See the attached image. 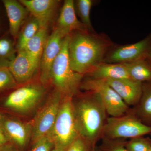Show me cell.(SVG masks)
<instances>
[{
	"instance_id": "obj_1",
	"label": "cell",
	"mask_w": 151,
	"mask_h": 151,
	"mask_svg": "<svg viewBox=\"0 0 151 151\" xmlns=\"http://www.w3.org/2000/svg\"><path fill=\"white\" fill-rule=\"evenodd\" d=\"M89 92L75 103L73 102L79 136L94 146L103 133L107 113L99 95Z\"/></svg>"
},
{
	"instance_id": "obj_2",
	"label": "cell",
	"mask_w": 151,
	"mask_h": 151,
	"mask_svg": "<svg viewBox=\"0 0 151 151\" xmlns=\"http://www.w3.org/2000/svg\"><path fill=\"white\" fill-rule=\"evenodd\" d=\"M105 48L103 42L84 32L70 36L68 53L71 68L82 75L90 72L101 61Z\"/></svg>"
},
{
	"instance_id": "obj_3",
	"label": "cell",
	"mask_w": 151,
	"mask_h": 151,
	"mask_svg": "<svg viewBox=\"0 0 151 151\" xmlns=\"http://www.w3.org/2000/svg\"><path fill=\"white\" fill-rule=\"evenodd\" d=\"M70 39V35L63 41L61 50L52 67L50 80L63 97L72 98L80 86L83 75L75 72L70 66L68 53Z\"/></svg>"
},
{
	"instance_id": "obj_4",
	"label": "cell",
	"mask_w": 151,
	"mask_h": 151,
	"mask_svg": "<svg viewBox=\"0 0 151 151\" xmlns=\"http://www.w3.org/2000/svg\"><path fill=\"white\" fill-rule=\"evenodd\" d=\"M55 145L66 150L79 136L72 98L64 97L55 122L48 135Z\"/></svg>"
},
{
	"instance_id": "obj_5",
	"label": "cell",
	"mask_w": 151,
	"mask_h": 151,
	"mask_svg": "<svg viewBox=\"0 0 151 151\" xmlns=\"http://www.w3.org/2000/svg\"><path fill=\"white\" fill-rule=\"evenodd\" d=\"M45 93L42 86L29 84L16 88L4 98L0 108L14 114H27L33 111L38 105Z\"/></svg>"
},
{
	"instance_id": "obj_6",
	"label": "cell",
	"mask_w": 151,
	"mask_h": 151,
	"mask_svg": "<svg viewBox=\"0 0 151 151\" xmlns=\"http://www.w3.org/2000/svg\"><path fill=\"white\" fill-rule=\"evenodd\" d=\"M151 133V127L147 126L129 115L107 118L102 134L109 140L141 137Z\"/></svg>"
},
{
	"instance_id": "obj_7",
	"label": "cell",
	"mask_w": 151,
	"mask_h": 151,
	"mask_svg": "<svg viewBox=\"0 0 151 151\" xmlns=\"http://www.w3.org/2000/svg\"><path fill=\"white\" fill-rule=\"evenodd\" d=\"M84 90L97 93L104 104L107 114L111 117L125 115L128 105L105 80L92 78L86 79L81 84Z\"/></svg>"
},
{
	"instance_id": "obj_8",
	"label": "cell",
	"mask_w": 151,
	"mask_h": 151,
	"mask_svg": "<svg viewBox=\"0 0 151 151\" xmlns=\"http://www.w3.org/2000/svg\"><path fill=\"white\" fill-rule=\"evenodd\" d=\"M63 97L56 90L38 112L31 125L34 142L48 135L51 131Z\"/></svg>"
},
{
	"instance_id": "obj_9",
	"label": "cell",
	"mask_w": 151,
	"mask_h": 151,
	"mask_svg": "<svg viewBox=\"0 0 151 151\" xmlns=\"http://www.w3.org/2000/svg\"><path fill=\"white\" fill-rule=\"evenodd\" d=\"M65 37L56 28L47 38L40 63V81L43 84H46L51 79L52 65Z\"/></svg>"
},
{
	"instance_id": "obj_10",
	"label": "cell",
	"mask_w": 151,
	"mask_h": 151,
	"mask_svg": "<svg viewBox=\"0 0 151 151\" xmlns=\"http://www.w3.org/2000/svg\"><path fill=\"white\" fill-rule=\"evenodd\" d=\"M0 128L9 142L19 148L25 147L32 137V128L31 124L22 123L4 114L0 122Z\"/></svg>"
},
{
	"instance_id": "obj_11",
	"label": "cell",
	"mask_w": 151,
	"mask_h": 151,
	"mask_svg": "<svg viewBox=\"0 0 151 151\" xmlns=\"http://www.w3.org/2000/svg\"><path fill=\"white\" fill-rule=\"evenodd\" d=\"M105 81L127 105H135L140 100L143 92L142 82L130 78L107 79Z\"/></svg>"
},
{
	"instance_id": "obj_12",
	"label": "cell",
	"mask_w": 151,
	"mask_h": 151,
	"mask_svg": "<svg viewBox=\"0 0 151 151\" xmlns=\"http://www.w3.org/2000/svg\"><path fill=\"white\" fill-rule=\"evenodd\" d=\"M8 67L19 85L29 81L38 68L24 50L18 51Z\"/></svg>"
},
{
	"instance_id": "obj_13",
	"label": "cell",
	"mask_w": 151,
	"mask_h": 151,
	"mask_svg": "<svg viewBox=\"0 0 151 151\" xmlns=\"http://www.w3.org/2000/svg\"><path fill=\"white\" fill-rule=\"evenodd\" d=\"M19 2L37 21L40 27L47 28L60 1L20 0Z\"/></svg>"
},
{
	"instance_id": "obj_14",
	"label": "cell",
	"mask_w": 151,
	"mask_h": 151,
	"mask_svg": "<svg viewBox=\"0 0 151 151\" xmlns=\"http://www.w3.org/2000/svg\"><path fill=\"white\" fill-rule=\"evenodd\" d=\"M149 45L150 41L146 39L137 43L122 47L111 53L108 60L111 63H124L142 59L147 52Z\"/></svg>"
},
{
	"instance_id": "obj_15",
	"label": "cell",
	"mask_w": 151,
	"mask_h": 151,
	"mask_svg": "<svg viewBox=\"0 0 151 151\" xmlns=\"http://www.w3.org/2000/svg\"><path fill=\"white\" fill-rule=\"evenodd\" d=\"M58 29L65 36L73 31H85L86 28L77 19L75 4L73 0H65L58 20Z\"/></svg>"
},
{
	"instance_id": "obj_16",
	"label": "cell",
	"mask_w": 151,
	"mask_h": 151,
	"mask_svg": "<svg viewBox=\"0 0 151 151\" xmlns=\"http://www.w3.org/2000/svg\"><path fill=\"white\" fill-rule=\"evenodd\" d=\"M2 2L8 18L10 33L14 38H16L28 11L21 3L15 0H3Z\"/></svg>"
},
{
	"instance_id": "obj_17",
	"label": "cell",
	"mask_w": 151,
	"mask_h": 151,
	"mask_svg": "<svg viewBox=\"0 0 151 151\" xmlns=\"http://www.w3.org/2000/svg\"><path fill=\"white\" fill-rule=\"evenodd\" d=\"M89 72L92 78L104 80L130 78L125 63L98 65Z\"/></svg>"
},
{
	"instance_id": "obj_18",
	"label": "cell",
	"mask_w": 151,
	"mask_h": 151,
	"mask_svg": "<svg viewBox=\"0 0 151 151\" xmlns=\"http://www.w3.org/2000/svg\"><path fill=\"white\" fill-rule=\"evenodd\" d=\"M47 38V28L40 27L23 50L38 67Z\"/></svg>"
},
{
	"instance_id": "obj_19",
	"label": "cell",
	"mask_w": 151,
	"mask_h": 151,
	"mask_svg": "<svg viewBox=\"0 0 151 151\" xmlns=\"http://www.w3.org/2000/svg\"><path fill=\"white\" fill-rule=\"evenodd\" d=\"M124 63L131 79L140 82L151 80V67L143 60Z\"/></svg>"
},
{
	"instance_id": "obj_20",
	"label": "cell",
	"mask_w": 151,
	"mask_h": 151,
	"mask_svg": "<svg viewBox=\"0 0 151 151\" xmlns=\"http://www.w3.org/2000/svg\"><path fill=\"white\" fill-rule=\"evenodd\" d=\"M40 28V25L34 18L26 24L19 35L17 44L18 51L24 49L28 42L35 35Z\"/></svg>"
},
{
	"instance_id": "obj_21",
	"label": "cell",
	"mask_w": 151,
	"mask_h": 151,
	"mask_svg": "<svg viewBox=\"0 0 151 151\" xmlns=\"http://www.w3.org/2000/svg\"><path fill=\"white\" fill-rule=\"evenodd\" d=\"M91 0H78L76 2V9L81 23L87 28H91L90 11L92 5Z\"/></svg>"
},
{
	"instance_id": "obj_22",
	"label": "cell",
	"mask_w": 151,
	"mask_h": 151,
	"mask_svg": "<svg viewBox=\"0 0 151 151\" xmlns=\"http://www.w3.org/2000/svg\"><path fill=\"white\" fill-rule=\"evenodd\" d=\"M18 84L6 65H0V93L16 89Z\"/></svg>"
},
{
	"instance_id": "obj_23",
	"label": "cell",
	"mask_w": 151,
	"mask_h": 151,
	"mask_svg": "<svg viewBox=\"0 0 151 151\" xmlns=\"http://www.w3.org/2000/svg\"><path fill=\"white\" fill-rule=\"evenodd\" d=\"M15 57L14 49L12 41L7 38L0 39V59L2 60L0 65L8 66Z\"/></svg>"
},
{
	"instance_id": "obj_24",
	"label": "cell",
	"mask_w": 151,
	"mask_h": 151,
	"mask_svg": "<svg viewBox=\"0 0 151 151\" xmlns=\"http://www.w3.org/2000/svg\"><path fill=\"white\" fill-rule=\"evenodd\" d=\"M142 93L139 111L144 118L151 120V87L144 90Z\"/></svg>"
},
{
	"instance_id": "obj_25",
	"label": "cell",
	"mask_w": 151,
	"mask_h": 151,
	"mask_svg": "<svg viewBox=\"0 0 151 151\" xmlns=\"http://www.w3.org/2000/svg\"><path fill=\"white\" fill-rule=\"evenodd\" d=\"M128 151H149L151 143L147 139L139 137L133 138L125 145Z\"/></svg>"
},
{
	"instance_id": "obj_26",
	"label": "cell",
	"mask_w": 151,
	"mask_h": 151,
	"mask_svg": "<svg viewBox=\"0 0 151 151\" xmlns=\"http://www.w3.org/2000/svg\"><path fill=\"white\" fill-rule=\"evenodd\" d=\"M31 151H51L54 147V143L48 136H45L35 142Z\"/></svg>"
},
{
	"instance_id": "obj_27",
	"label": "cell",
	"mask_w": 151,
	"mask_h": 151,
	"mask_svg": "<svg viewBox=\"0 0 151 151\" xmlns=\"http://www.w3.org/2000/svg\"><path fill=\"white\" fill-rule=\"evenodd\" d=\"M89 145H91L83 138L78 137L68 146L65 151H88Z\"/></svg>"
},
{
	"instance_id": "obj_28",
	"label": "cell",
	"mask_w": 151,
	"mask_h": 151,
	"mask_svg": "<svg viewBox=\"0 0 151 151\" xmlns=\"http://www.w3.org/2000/svg\"><path fill=\"white\" fill-rule=\"evenodd\" d=\"M103 151H128L125 146L119 143H110L103 149Z\"/></svg>"
},
{
	"instance_id": "obj_29",
	"label": "cell",
	"mask_w": 151,
	"mask_h": 151,
	"mask_svg": "<svg viewBox=\"0 0 151 151\" xmlns=\"http://www.w3.org/2000/svg\"><path fill=\"white\" fill-rule=\"evenodd\" d=\"M0 151H17L15 147L10 143L8 142L0 147Z\"/></svg>"
},
{
	"instance_id": "obj_30",
	"label": "cell",
	"mask_w": 151,
	"mask_h": 151,
	"mask_svg": "<svg viewBox=\"0 0 151 151\" xmlns=\"http://www.w3.org/2000/svg\"><path fill=\"white\" fill-rule=\"evenodd\" d=\"M8 142H9L7 139L6 138L5 135L0 128V147L5 145Z\"/></svg>"
},
{
	"instance_id": "obj_31",
	"label": "cell",
	"mask_w": 151,
	"mask_h": 151,
	"mask_svg": "<svg viewBox=\"0 0 151 151\" xmlns=\"http://www.w3.org/2000/svg\"><path fill=\"white\" fill-rule=\"evenodd\" d=\"M65 150H65V149L58 147V146L54 145V147L51 151H65Z\"/></svg>"
},
{
	"instance_id": "obj_32",
	"label": "cell",
	"mask_w": 151,
	"mask_h": 151,
	"mask_svg": "<svg viewBox=\"0 0 151 151\" xmlns=\"http://www.w3.org/2000/svg\"><path fill=\"white\" fill-rule=\"evenodd\" d=\"M4 114L1 112V110H0V122L2 120L3 117H4Z\"/></svg>"
},
{
	"instance_id": "obj_33",
	"label": "cell",
	"mask_w": 151,
	"mask_h": 151,
	"mask_svg": "<svg viewBox=\"0 0 151 151\" xmlns=\"http://www.w3.org/2000/svg\"><path fill=\"white\" fill-rule=\"evenodd\" d=\"M91 151H96V149H95L94 146L92 147V150H91Z\"/></svg>"
},
{
	"instance_id": "obj_34",
	"label": "cell",
	"mask_w": 151,
	"mask_h": 151,
	"mask_svg": "<svg viewBox=\"0 0 151 151\" xmlns=\"http://www.w3.org/2000/svg\"><path fill=\"white\" fill-rule=\"evenodd\" d=\"M96 151H103L102 150H96Z\"/></svg>"
},
{
	"instance_id": "obj_35",
	"label": "cell",
	"mask_w": 151,
	"mask_h": 151,
	"mask_svg": "<svg viewBox=\"0 0 151 151\" xmlns=\"http://www.w3.org/2000/svg\"><path fill=\"white\" fill-rule=\"evenodd\" d=\"M150 56L151 58V52L150 53Z\"/></svg>"
},
{
	"instance_id": "obj_36",
	"label": "cell",
	"mask_w": 151,
	"mask_h": 151,
	"mask_svg": "<svg viewBox=\"0 0 151 151\" xmlns=\"http://www.w3.org/2000/svg\"><path fill=\"white\" fill-rule=\"evenodd\" d=\"M151 151V147L150 149V151Z\"/></svg>"
}]
</instances>
